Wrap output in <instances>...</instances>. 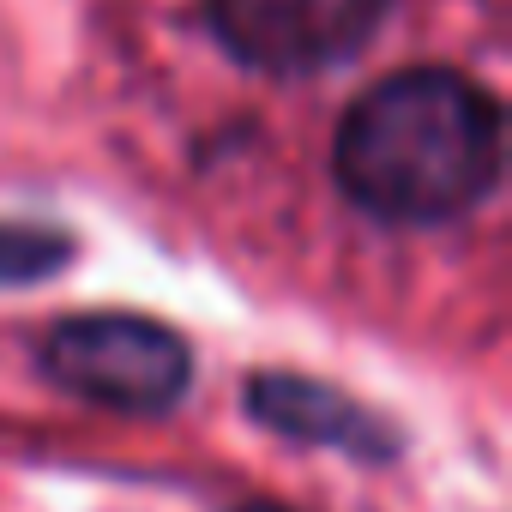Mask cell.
<instances>
[{"mask_svg": "<svg viewBox=\"0 0 512 512\" xmlns=\"http://www.w3.org/2000/svg\"><path fill=\"white\" fill-rule=\"evenodd\" d=\"M247 416L278 440L326 446V452H344L362 464H392L404 452V434L392 416H380L374 404L350 398L332 380H308V374H284V368L247 380Z\"/></svg>", "mask_w": 512, "mask_h": 512, "instance_id": "cell-4", "label": "cell"}, {"mask_svg": "<svg viewBox=\"0 0 512 512\" xmlns=\"http://www.w3.org/2000/svg\"><path fill=\"white\" fill-rule=\"evenodd\" d=\"M398 0H205V25L229 61L260 79H320L350 67Z\"/></svg>", "mask_w": 512, "mask_h": 512, "instance_id": "cell-3", "label": "cell"}, {"mask_svg": "<svg viewBox=\"0 0 512 512\" xmlns=\"http://www.w3.org/2000/svg\"><path fill=\"white\" fill-rule=\"evenodd\" d=\"M235 512H296V506H284V500H241Z\"/></svg>", "mask_w": 512, "mask_h": 512, "instance_id": "cell-6", "label": "cell"}, {"mask_svg": "<svg viewBox=\"0 0 512 512\" xmlns=\"http://www.w3.org/2000/svg\"><path fill=\"white\" fill-rule=\"evenodd\" d=\"M506 169L500 97L458 67H398L368 85L332 139L338 193L386 229L470 217Z\"/></svg>", "mask_w": 512, "mask_h": 512, "instance_id": "cell-1", "label": "cell"}, {"mask_svg": "<svg viewBox=\"0 0 512 512\" xmlns=\"http://www.w3.org/2000/svg\"><path fill=\"white\" fill-rule=\"evenodd\" d=\"M73 266V235L49 223H0V290H25Z\"/></svg>", "mask_w": 512, "mask_h": 512, "instance_id": "cell-5", "label": "cell"}, {"mask_svg": "<svg viewBox=\"0 0 512 512\" xmlns=\"http://www.w3.org/2000/svg\"><path fill=\"white\" fill-rule=\"evenodd\" d=\"M37 368L97 410L169 416L193 386V344L151 314L97 308L55 320L37 344Z\"/></svg>", "mask_w": 512, "mask_h": 512, "instance_id": "cell-2", "label": "cell"}]
</instances>
